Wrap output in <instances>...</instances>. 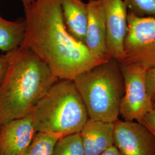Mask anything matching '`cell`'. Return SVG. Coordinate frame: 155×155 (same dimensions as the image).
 Listing matches in <instances>:
<instances>
[{"label":"cell","instance_id":"obj_13","mask_svg":"<svg viewBox=\"0 0 155 155\" xmlns=\"http://www.w3.org/2000/svg\"><path fill=\"white\" fill-rule=\"evenodd\" d=\"M25 29L24 18L9 21L0 14V51L8 53L18 48L24 39Z\"/></svg>","mask_w":155,"mask_h":155},{"label":"cell","instance_id":"obj_7","mask_svg":"<svg viewBox=\"0 0 155 155\" xmlns=\"http://www.w3.org/2000/svg\"><path fill=\"white\" fill-rule=\"evenodd\" d=\"M114 145L122 155H155V137L141 122L117 120Z\"/></svg>","mask_w":155,"mask_h":155},{"label":"cell","instance_id":"obj_22","mask_svg":"<svg viewBox=\"0 0 155 155\" xmlns=\"http://www.w3.org/2000/svg\"></svg>","mask_w":155,"mask_h":155},{"label":"cell","instance_id":"obj_17","mask_svg":"<svg viewBox=\"0 0 155 155\" xmlns=\"http://www.w3.org/2000/svg\"><path fill=\"white\" fill-rule=\"evenodd\" d=\"M145 82L148 94L152 101L155 102V66L146 70Z\"/></svg>","mask_w":155,"mask_h":155},{"label":"cell","instance_id":"obj_18","mask_svg":"<svg viewBox=\"0 0 155 155\" xmlns=\"http://www.w3.org/2000/svg\"><path fill=\"white\" fill-rule=\"evenodd\" d=\"M140 122L148 127L155 137V102L152 110L147 114Z\"/></svg>","mask_w":155,"mask_h":155},{"label":"cell","instance_id":"obj_8","mask_svg":"<svg viewBox=\"0 0 155 155\" xmlns=\"http://www.w3.org/2000/svg\"><path fill=\"white\" fill-rule=\"evenodd\" d=\"M105 15L109 56L121 63L127 32L128 8L124 0H101Z\"/></svg>","mask_w":155,"mask_h":155},{"label":"cell","instance_id":"obj_9","mask_svg":"<svg viewBox=\"0 0 155 155\" xmlns=\"http://www.w3.org/2000/svg\"><path fill=\"white\" fill-rule=\"evenodd\" d=\"M36 132L32 113L0 125V155H20Z\"/></svg>","mask_w":155,"mask_h":155},{"label":"cell","instance_id":"obj_19","mask_svg":"<svg viewBox=\"0 0 155 155\" xmlns=\"http://www.w3.org/2000/svg\"><path fill=\"white\" fill-rule=\"evenodd\" d=\"M9 64L8 57L6 54L0 53V85L5 76Z\"/></svg>","mask_w":155,"mask_h":155},{"label":"cell","instance_id":"obj_1","mask_svg":"<svg viewBox=\"0 0 155 155\" xmlns=\"http://www.w3.org/2000/svg\"><path fill=\"white\" fill-rule=\"evenodd\" d=\"M24 8L25 29L20 46L32 51L58 79L73 80L109 59L94 55L68 31L59 0H36Z\"/></svg>","mask_w":155,"mask_h":155},{"label":"cell","instance_id":"obj_5","mask_svg":"<svg viewBox=\"0 0 155 155\" xmlns=\"http://www.w3.org/2000/svg\"><path fill=\"white\" fill-rule=\"evenodd\" d=\"M121 63L147 70L155 66V18L139 17L128 11Z\"/></svg>","mask_w":155,"mask_h":155},{"label":"cell","instance_id":"obj_6","mask_svg":"<svg viewBox=\"0 0 155 155\" xmlns=\"http://www.w3.org/2000/svg\"><path fill=\"white\" fill-rule=\"evenodd\" d=\"M124 79L125 91L120 115L125 121L140 122L153 109L154 102L147 93L146 70L133 65L120 63Z\"/></svg>","mask_w":155,"mask_h":155},{"label":"cell","instance_id":"obj_11","mask_svg":"<svg viewBox=\"0 0 155 155\" xmlns=\"http://www.w3.org/2000/svg\"><path fill=\"white\" fill-rule=\"evenodd\" d=\"M84 155H100L114 145V124L90 119L79 132Z\"/></svg>","mask_w":155,"mask_h":155},{"label":"cell","instance_id":"obj_14","mask_svg":"<svg viewBox=\"0 0 155 155\" xmlns=\"http://www.w3.org/2000/svg\"><path fill=\"white\" fill-rule=\"evenodd\" d=\"M61 137L59 134L37 132L30 144L19 155H52L56 142Z\"/></svg>","mask_w":155,"mask_h":155},{"label":"cell","instance_id":"obj_4","mask_svg":"<svg viewBox=\"0 0 155 155\" xmlns=\"http://www.w3.org/2000/svg\"><path fill=\"white\" fill-rule=\"evenodd\" d=\"M36 132L62 136L79 133L89 120L86 108L72 80L58 79L32 112Z\"/></svg>","mask_w":155,"mask_h":155},{"label":"cell","instance_id":"obj_3","mask_svg":"<svg viewBox=\"0 0 155 155\" xmlns=\"http://www.w3.org/2000/svg\"><path fill=\"white\" fill-rule=\"evenodd\" d=\"M72 81L90 119L111 123L119 119L125 91L119 61L110 58L81 73Z\"/></svg>","mask_w":155,"mask_h":155},{"label":"cell","instance_id":"obj_20","mask_svg":"<svg viewBox=\"0 0 155 155\" xmlns=\"http://www.w3.org/2000/svg\"><path fill=\"white\" fill-rule=\"evenodd\" d=\"M100 155H122V154L114 145H113Z\"/></svg>","mask_w":155,"mask_h":155},{"label":"cell","instance_id":"obj_12","mask_svg":"<svg viewBox=\"0 0 155 155\" xmlns=\"http://www.w3.org/2000/svg\"><path fill=\"white\" fill-rule=\"evenodd\" d=\"M63 20L68 31L84 44L88 19L87 4L82 0H59Z\"/></svg>","mask_w":155,"mask_h":155},{"label":"cell","instance_id":"obj_2","mask_svg":"<svg viewBox=\"0 0 155 155\" xmlns=\"http://www.w3.org/2000/svg\"><path fill=\"white\" fill-rule=\"evenodd\" d=\"M6 54L8 68L0 85V125L31 113L59 79L27 48L20 46Z\"/></svg>","mask_w":155,"mask_h":155},{"label":"cell","instance_id":"obj_16","mask_svg":"<svg viewBox=\"0 0 155 155\" xmlns=\"http://www.w3.org/2000/svg\"><path fill=\"white\" fill-rule=\"evenodd\" d=\"M128 11L139 17L155 18V0H124Z\"/></svg>","mask_w":155,"mask_h":155},{"label":"cell","instance_id":"obj_21","mask_svg":"<svg viewBox=\"0 0 155 155\" xmlns=\"http://www.w3.org/2000/svg\"><path fill=\"white\" fill-rule=\"evenodd\" d=\"M20 1H21L23 6H24L28 5L31 4L36 0H20Z\"/></svg>","mask_w":155,"mask_h":155},{"label":"cell","instance_id":"obj_15","mask_svg":"<svg viewBox=\"0 0 155 155\" xmlns=\"http://www.w3.org/2000/svg\"><path fill=\"white\" fill-rule=\"evenodd\" d=\"M52 155H84L79 133L64 136L59 139Z\"/></svg>","mask_w":155,"mask_h":155},{"label":"cell","instance_id":"obj_10","mask_svg":"<svg viewBox=\"0 0 155 155\" xmlns=\"http://www.w3.org/2000/svg\"><path fill=\"white\" fill-rule=\"evenodd\" d=\"M88 19L84 45L90 51L99 58H110L107 48V29L105 15L101 0H89Z\"/></svg>","mask_w":155,"mask_h":155}]
</instances>
